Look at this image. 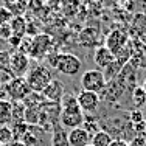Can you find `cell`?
Masks as SVG:
<instances>
[{"mask_svg": "<svg viewBox=\"0 0 146 146\" xmlns=\"http://www.w3.org/2000/svg\"><path fill=\"white\" fill-rule=\"evenodd\" d=\"M93 62L98 65V68H103L106 70L110 64L115 62V56H113L112 51H109L104 45L95 48V53H93Z\"/></svg>", "mask_w": 146, "mask_h": 146, "instance_id": "8fae6325", "label": "cell"}, {"mask_svg": "<svg viewBox=\"0 0 146 146\" xmlns=\"http://www.w3.org/2000/svg\"><path fill=\"white\" fill-rule=\"evenodd\" d=\"M82 129H86L90 134V137H92L95 132H98V124H96V121L93 120V117H90V115H86L84 117V123H82Z\"/></svg>", "mask_w": 146, "mask_h": 146, "instance_id": "44dd1931", "label": "cell"}, {"mask_svg": "<svg viewBox=\"0 0 146 146\" xmlns=\"http://www.w3.org/2000/svg\"><path fill=\"white\" fill-rule=\"evenodd\" d=\"M129 146H146V138L143 135H137V137H134L131 140Z\"/></svg>", "mask_w": 146, "mask_h": 146, "instance_id": "d4e9b609", "label": "cell"}, {"mask_svg": "<svg viewBox=\"0 0 146 146\" xmlns=\"http://www.w3.org/2000/svg\"><path fill=\"white\" fill-rule=\"evenodd\" d=\"M6 98V93H5V86L0 84V100H5Z\"/></svg>", "mask_w": 146, "mask_h": 146, "instance_id": "83f0119b", "label": "cell"}, {"mask_svg": "<svg viewBox=\"0 0 146 146\" xmlns=\"http://www.w3.org/2000/svg\"><path fill=\"white\" fill-rule=\"evenodd\" d=\"M25 79L28 82L30 89L33 93H40L42 90L53 81V73L48 67L42 64H37L30 67L28 73L25 75Z\"/></svg>", "mask_w": 146, "mask_h": 146, "instance_id": "7a4b0ae2", "label": "cell"}, {"mask_svg": "<svg viewBox=\"0 0 146 146\" xmlns=\"http://www.w3.org/2000/svg\"><path fill=\"white\" fill-rule=\"evenodd\" d=\"M51 65L65 76H75L82 68L81 59L73 53H56L51 58Z\"/></svg>", "mask_w": 146, "mask_h": 146, "instance_id": "3957f363", "label": "cell"}, {"mask_svg": "<svg viewBox=\"0 0 146 146\" xmlns=\"http://www.w3.org/2000/svg\"><path fill=\"white\" fill-rule=\"evenodd\" d=\"M110 146H129V143L121 140V138H113V141L110 143Z\"/></svg>", "mask_w": 146, "mask_h": 146, "instance_id": "4316f807", "label": "cell"}, {"mask_svg": "<svg viewBox=\"0 0 146 146\" xmlns=\"http://www.w3.org/2000/svg\"><path fill=\"white\" fill-rule=\"evenodd\" d=\"M132 101L137 107H141L143 104H146V93L143 87H134L132 89Z\"/></svg>", "mask_w": 146, "mask_h": 146, "instance_id": "d6986e66", "label": "cell"}, {"mask_svg": "<svg viewBox=\"0 0 146 146\" xmlns=\"http://www.w3.org/2000/svg\"><path fill=\"white\" fill-rule=\"evenodd\" d=\"M13 19V14L11 11H9V8H6V6H0V25H6V23H9Z\"/></svg>", "mask_w": 146, "mask_h": 146, "instance_id": "603a6c76", "label": "cell"}, {"mask_svg": "<svg viewBox=\"0 0 146 146\" xmlns=\"http://www.w3.org/2000/svg\"><path fill=\"white\" fill-rule=\"evenodd\" d=\"M42 98L47 103H53V104H61L62 98H64L65 92H64V84L58 79H53L50 84L40 92Z\"/></svg>", "mask_w": 146, "mask_h": 146, "instance_id": "9c48e42d", "label": "cell"}, {"mask_svg": "<svg viewBox=\"0 0 146 146\" xmlns=\"http://www.w3.org/2000/svg\"><path fill=\"white\" fill-rule=\"evenodd\" d=\"M6 146H23V143H22V141H19V140H13L11 143H8Z\"/></svg>", "mask_w": 146, "mask_h": 146, "instance_id": "f1b7e54d", "label": "cell"}, {"mask_svg": "<svg viewBox=\"0 0 146 146\" xmlns=\"http://www.w3.org/2000/svg\"><path fill=\"white\" fill-rule=\"evenodd\" d=\"M79 44L84 45L86 48H93L98 44V30H95L93 27L82 28L79 33Z\"/></svg>", "mask_w": 146, "mask_h": 146, "instance_id": "4fadbf2b", "label": "cell"}, {"mask_svg": "<svg viewBox=\"0 0 146 146\" xmlns=\"http://www.w3.org/2000/svg\"><path fill=\"white\" fill-rule=\"evenodd\" d=\"M11 36H13V33H11V28H9V23H6V25H0V37H3V39L8 40Z\"/></svg>", "mask_w": 146, "mask_h": 146, "instance_id": "cb8c5ba5", "label": "cell"}, {"mask_svg": "<svg viewBox=\"0 0 146 146\" xmlns=\"http://www.w3.org/2000/svg\"><path fill=\"white\" fill-rule=\"evenodd\" d=\"M9 28H11L13 36L20 37V39H22V37L25 36V33H27V22H25V19H23L22 16H14L11 19V22H9Z\"/></svg>", "mask_w": 146, "mask_h": 146, "instance_id": "2e32d148", "label": "cell"}, {"mask_svg": "<svg viewBox=\"0 0 146 146\" xmlns=\"http://www.w3.org/2000/svg\"><path fill=\"white\" fill-rule=\"evenodd\" d=\"M106 78H104V73L101 70H87L82 73L81 76V89L82 90H89V92H95V93H101L106 89Z\"/></svg>", "mask_w": 146, "mask_h": 146, "instance_id": "5b68a950", "label": "cell"}, {"mask_svg": "<svg viewBox=\"0 0 146 146\" xmlns=\"http://www.w3.org/2000/svg\"><path fill=\"white\" fill-rule=\"evenodd\" d=\"M13 121V103L9 100H0V126H9Z\"/></svg>", "mask_w": 146, "mask_h": 146, "instance_id": "9a60e30c", "label": "cell"}, {"mask_svg": "<svg viewBox=\"0 0 146 146\" xmlns=\"http://www.w3.org/2000/svg\"><path fill=\"white\" fill-rule=\"evenodd\" d=\"M90 134L82 127H75L68 131V145L70 146H87L90 145Z\"/></svg>", "mask_w": 146, "mask_h": 146, "instance_id": "7c38bea8", "label": "cell"}, {"mask_svg": "<svg viewBox=\"0 0 146 146\" xmlns=\"http://www.w3.org/2000/svg\"><path fill=\"white\" fill-rule=\"evenodd\" d=\"M9 72L13 73V76H25L30 70V56L22 51H16L9 56V64H8Z\"/></svg>", "mask_w": 146, "mask_h": 146, "instance_id": "8992f818", "label": "cell"}, {"mask_svg": "<svg viewBox=\"0 0 146 146\" xmlns=\"http://www.w3.org/2000/svg\"><path fill=\"white\" fill-rule=\"evenodd\" d=\"M131 120H132V123H135V121H138V123H143L145 118H143V115H141L140 110H134V112H131Z\"/></svg>", "mask_w": 146, "mask_h": 146, "instance_id": "484cf974", "label": "cell"}, {"mask_svg": "<svg viewBox=\"0 0 146 146\" xmlns=\"http://www.w3.org/2000/svg\"><path fill=\"white\" fill-rule=\"evenodd\" d=\"M87 146H92V145H87Z\"/></svg>", "mask_w": 146, "mask_h": 146, "instance_id": "1f68e13d", "label": "cell"}, {"mask_svg": "<svg viewBox=\"0 0 146 146\" xmlns=\"http://www.w3.org/2000/svg\"><path fill=\"white\" fill-rule=\"evenodd\" d=\"M5 93H6V100H9L11 103H22L30 96L31 89L27 82L25 76H17V78H13L5 86Z\"/></svg>", "mask_w": 146, "mask_h": 146, "instance_id": "277c9868", "label": "cell"}, {"mask_svg": "<svg viewBox=\"0 0 146 146\" xmlns=\"http://www.w3.org/2000/svg\"><path fill=\"white\" fill-rule=\"evenodd\" d=\"M9 127H11L14 140H20V138L23 137V134L30 129V126L25 123V121H22V123H13V124H9Z\"/></svg>", "mask_w": 146, "mask_h": 146, "instance_id": "ac0fdd59", "label": "cell"}, {"mask_svg": "<svg viewBox=\"0 0 146 146\" xmlns=\"http://www.w3.org/2000/svg\"><path fill=\"white\" fill-rule=\"evenodd\" d=\"M14 140L13 137V132L9 126H0V146H6L8 143Z\"/></svg>", "mask_w": 146, "mask_h": 146, "instance_id": "ffe728a7", "label": "cell"}, {"mask_svg": "<svg viewBox=\"0 0 146 146\" xmlns=\"http://www.w3.org/2000/svg\"><path fill=\"white\" fill-rule=\"evenodd\" d=\"M121 2H126V0H121Z\"/></svg>", "mask_w": 146, "mask_h": 146, "instance_id": "4dcf8cb0", "label": "cell"}, {"mask_svg": "<svg viewBox=\"0 0 146 146\" xmlns=\"http://www.w3.org/2000/svg\"><path fill=\"white\" fill-rule=\"evenodd\" d=\"M61 112H59V124L65 127L67 131L75 129V127H81L84 123L86 113L81 110L76 96L73 95H64L61 101Z\"/></svg>", "mask_w": 146, "mask_h": 146, "instance_id": "6da1fadb", "label": "cell"}, {"mask_svg": "<svg viewBox=\"0 0 146 146\" xmlns=\"http://www.w3.org/2000/svg\"><path fill=\"white\" fill-rule=\"evenodd\" d=\"M141 87H143V90H145V93H146V79H145V82H143V86H141Z\"/></svg>", "mask_w": 146, "mask_h": 146, "instance_id": "f546056e", "label": "cell"}, {"mask_svg": "<svg viewBox=\"0 0 146 146\" xmlns=\"http://www.w3.org/2000/svg\"><path fill=\"white\" fill-rule=\"evenodd\" d=\"M112 141H113L112 135L106 131H101V129L98 132H95L92 135V138H90V145L92 146H110Z\"/></svg>", "mask_w": 146, "mask_h": 146, "instance_id": "e0dca14e", "label": "cell"}, {"mask_svg": "<svg viewBox=\"0 0 146 146\" xmlns=\"http://www.w3.org/2000/svg\"><path fill=\"white\" fill-rule=\"evenodd\" d=\"M126 45H127V34L124 33V31H121V30H113L112 33L106 37L104 47H106L109 51H112L113 56H115L118 51H121Z\"/></svg>", "mask_w": 146, "mask_h": 146, "instance_id": "30bf717a", "label": "cell"}, {"mask_svg": "<svg viewBox=\"0 0 146 146\" xmlns=\"http://www.w3.org/2000/svg\"><path fill=\"white\" fill-rule=\"evenodd\" d=\"M76 101H78V104H79V107H81L82 112H84L86 115H89V113H92V112L96 110V107H98L101 98H100L98 93L81 89L78 92V95H76Z\"/></svg>", "mask_w": 146, "mask_h": 146, "instance_id": "52a82bcc", "label": "cell"}, {"mask_svg": "<svg viewBox=\"0 0 146 146\" xmlns=\"http://www.w3.org/2000/svg\"><path fill=\"white\" fill-rule=\"evenodd\" d=\"M19 141H22L23 146H37V143H39V138L36 137V134H34V132L31 131V127H30V129L23 134V137L20 138Z\"/></svg>", "mask_w": 146, "mask_h": 146, "instance_id": "7402d4cb", "label": "cell"}, {"mask_svg": "<svg viewBox=\"0 0 146 146\" xmlns=\"http://www.w3.org/2000/svg\"><path fill=\"white\" fill-rule=\"evenodd\" d=\"M51 47V37L45 36V34H37L30 40V54L33 58H42L48 53V48Z\"/></svg>", "mask_w": 146, "mask_h": 146, "instance_id": "ba28073f", "label": "cell"}, {"mask_svg": "<svg viewBox=\"0 0 146 146\" xmlns=\"http://www.w3.org/2000/svg\"><path fill=\"white\" fill-rule=\"evenodd\" d=\"M51 146H70L68 145V131L61 124H54L51 129Z\"/></svg>", "mask_w": 146, "mask_h": 146, "instance_id": "5bb4252c", "label": "cell"}]
</instances>
